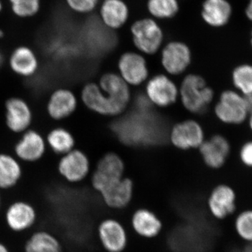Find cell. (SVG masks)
Masks as SVG:
<instances>
[{
    "label": "cell",
    "instance_id": "cell-14",
    "mask_svg": "<svg viewBox=\"0 0 252 252\" xmlns=\"http://www.w3.org/2000/svg\"><path fill=\"white\" fill-rule=\"evenodd\" d=\"M198 149L205 165L212 169L223 167L231 152L229 141L219 134L205 140Z\"/></svg>",
    "mask_w": 252,
    "mask_h": 252
},
{
    "label": "cell",
    "instance_id": "cell-12",
    "mask_svg": "<svg viewBox=\"0 0 252 252\" xmlns=\"http://www.w3.org/2000/svg\"><path fill=\"white\" fill-rule=\"evenodd\" d=\"M120 77L127 85L139 86L149 76L147 61L143 56L135 52L123 54L118 63Z\"/></svg>",
    "mask_w": 252,
    "mask_h": 252
},
{
    "label": "cell",
    "instance_id": "cell-2",
    "mask_svg": "<svg viewBox=\"0 0 252 252\" xmlns=\"http://www.w3.org/2000/svg\"><path fill=\"white\" fill-rule=\"evenodd\" d=\"M179 94L184 107L195 114L205 112L215 96L205 79L197 74H189L184 79Z\"/></svg>",
    "mask_w": 252,
    "mask_h": 252
},
{
    "label": "cell",
    "instance_id": "cell-36",
    "mask_svg": "<svg viewBox=\"0 0 252 252\" xmlns=\"http://www.w3.org/2000/svg\"><path fill=\"white\" fill-rule=\"evenodd\" d=\"M0 252H9V251L4 245L0 243Z\"/></svg>",
    "mask_w": 252,
    "mask_h": 252
},
{
    "label": "cell",
    "instance_id": "cell-10",
    "mask_svg": "<svg viewBox=\"0 0 252 252\" xmlns=\"http://www.w3.org/2000/svg\"><path fill=\"white\" fill-rule=\"evenodd\" d=\"M170 140L175 147L182 150L199 148L205 141V134L199 123L184 121L172 127Z\"/></svg>",
    "mask_w": 252,
    "mask_h": 252
},
{
    "label": "cell",
    "instance_id": "cell-24",
    "mask_svg": "<svg viewBox=\"0 0 252 252\" xmlns=\"http://www.w3.org/2000/svg\"><path fill=\"white\" fill-rule=\"evenodd\" d=\"M46 144L54 154L63 156L75 149L76 141L72 132L65 127H56L49 131Z\"/></svg>",
    "mask_w": 252,
    "mask_h": 252
},
{
    "label": "cell",
    "instance_id": "cell-30",
    "mask_svg": "<svg viewBox=\"0 0 252 252\" xmlns=\"http://www.w3.org/2000/svg\"><path fill=\"white\" fill-rule=\"evenodd\" d=\"M69 9L79 14H88L94 11L98 0H65Z\"/></svg>",
    "mask_w": 252,
    "mask_h": 252
},
{
    "label": "cell",
    "instance_id": "cell-18",
    "mask_svg": "<svg viewBox=\"0 0 252 252\" xmlns=\"http://www.w3.org/2000/svg\"><path fill=\"white\" fill-rule=\"evenodd\" d=\"M36 217L34 207L29 203L23 201L16 202L6 211V223L11 230L23 231L34 224Z\"/></svg>",
    "mask_w": 252,
    "mask_h": 252
},
{
    "label": "cell",
    "instance_id": "cell-8",
    "mask_svg": "<svg viewBox=\"0 0 252 252\" xmlns=\"http://www.w3.org/2000/svg\"><path fill=\"white\" fill-rule=\"evenodd\" d=\"M47 148L45 137L38 131L29 129L21 134L15 144V157L21 162H37L44 157Z\"/></svg>",
    "mask_w": 252,
    "mask_h": 252
},
{
    "label": "cell",
    "instance_id": "cell-25",
    "mask_svg": "<svg viewBox=\"0 0 252 252\" xmlns=\"http://www.w3.org/2000/svg\"><path fill=\"white\" fill-rule=\"evenodd\" d=\"M26 252H63L59 240L46 231L36 232L26 245Z\"/></svg>",
    "mask_w": 252,
    "mask_h": 252
},
{
    "label": "cell",
    "instance_id": "cell-38",
    "mask_svg": "<svg viewBox=\"0 0 252 252\" xmlns=\"http://www.w3.org/2000/svg\"><path fill=\"white\" fill-rule=\"evenodd\" d=\"M1 9H2V4H1V1H0V12H1Z\"/></svg>",
    "mask_w": 252,
    "mask_h": 252
},
{
    "label": "cell",
    "instance_id": "cell-34",
    "mask_svg": "<svg viewBox=\"0 0 252 252\" xmlns=\"http://www.w3.org/2000/svg\"><path fill=\"white\" fill-rule=\"evenodd\" d=\"M247 122H248L249 128H250V131L252 132V112L250 113V114H249Z\"/></svg>",
    "mask_w": 252,
    "mask_h": 252
},
{
    "label": "cell",
    "instance_id": "cell-11",
    "mask_svg": "<svg viewBox=\"0 0 252 252\" xmlns=\"http://www.w3.org/2000/svg\"><path fill=\"white\" fill-rule=\"evenodd\" d=\"M78 99L70 89L59 88L50 94L46 103V112L51 119L63 121L77 110Z\"/></svg>",
    "mask_w": 252,
    "mask_h": 252
},
{
    "label": "cell",
    "instance_id": "cell-6",
    "mask_svg": "<svg viewBox=\"0 0 252 252\" xmlns=\"http://www.w3.org/2000/svg\"><path fill=\"white\" fill-rule=\"evenodd\" d=\"M4 119L6 127L11 132L23 133L29 130L32 124L31 105L22 97H9L4 103Z\"/></svg>",
    "mask_w": 252,
    "mask_h": 252
},
{
    "label": "cell",
    "instance_id": "cell-40",
    "mask_svg": "<svg viewBox=\"0 0 252 252\" xmlns=\"http://www.w3.org/2000/svg\"><path fill=\"white\" fill-rule=\"evenodd\" d=\"M0 205H1V196H0Z\"/></svg>",
    "mask_w": 252,
    "mask_h": 252
},
{
    "label": "cell",
    "instance_id": "cell-20",
    "mask_svg": "<svg viewBox=\"0 0 252 252\" xmlns=\"http://www.w3.org/2000/svg\"><path fill=\"white\" fill-rule=\"evenodd\" d=\"M232 8L227 0H205L202 8V17L212 27L224 26L229 21Z\"/></svg>",
    "mask_w": 252,
    "mask_h": 252
},
{
    "label": "cell",
    "instance_id": "cell-39",
    "mask_svg": "<svg viewBox=\"0 0 252 252\" xmlns=\"http://www.w3.org/2000/svg\"><path fill=\"white\" fill-rule=\"evenodd\" d=\"M251 45H252V32Z\"/></svg>",
    "mask_w": 252,
    "mask_h": 252
},
{
    "label": "cell",
    "instance_id": "cell-31",
    "mask_svg": "<svg viewBox=\"0 0 252 252\" xmlns=\"http://www.w3.org/2000/svg\"><path fill=\"white\" fill-rule=\"evenodd\" d=\"M239 158L245 167L252 168V140L247 141L241 146Z\"/></svg>",
    "mask_w": 252,
    "mask_h": 252
},
{
    "label": "cell",
    "instance_id": "cell-7",
    "mask_svg": "<svg viewBox=\"0 0 252 252\" xmlns=\"http://www.w3.org/2000/svg\"><path fill=\"white\" fill-rule=\"evenodd\" d=\"M90 165L87 155L79 149H74L61 156L58 164V171L68 182L78 183L89 175Z\"/></svg>",
    "mask_w": 252,
    "mask_h": 252
},
{
    "label": "cell",
    "instance_id": "cell-35",
    "mask_svg": "<svg viewBox=\"0 0 252 252\" xmlns=\"http://www.w3.org/2000/svg\"><path fill=\"white\" fill-rule=\"evenodd\" d=\"M4 63V57L1 51H0V69L2 67L3 64Z\"/></svg>",
    "mask_w": 252,
    "mask_h": 252
},
{
    "label": "cell",
    "instance_id": "cell-17",
    "mask_svg": "<svg viewBox=\"0 0 252 252\" xmlns=\"http://www.w3.org/2000/svg\"><path fill=\"white\" fill-rule=\"evenodd\" d=\"M98 235L102 246L108 252H122L127 245L126 230L117 220H103L99 225Z\"/></svg>",
    "mask_w": 252,
    "mask_h": 252
},
{
    "label": "cell",
    "instance_id": "cell-28",
    "mask_svg": "<svg viewBox=\"0 0 252 252\" xmlns=\"http://www.w3.org/2000/svg\"><path fill=\"white\" fill-rule=\"evenodd\" d=\"M235 230L239 238L252 243V210L240 212L235 220Z\"/></svg>",
    "mask_w": 252,
    "mask_h": 252
},
{
    "label": "cell",
    "instance_id": "cell-9",
    "mask_svg": "<svg viewBox=\"0 0 252 252\" xmlns=\"http://www.w3.org/2000/svg\"><path fill=\"white\" fill-rule=\"evenodd\" d=\"M146 93L149 101L159 107L172 105L179 96V90L175 83L164 74L152 77L146 86Z\"/></svg>",
    "mask_w": 252,
    "mask_h": 252
},
{
    "label": "cell",
    "instance_id": "cell-22",
    "mask_svg": "<svg viewBox=\"0 0 252 252\" xmlns=\"http://www.w3.org/2000/svg\"><path fill=\"white\" fill-rule=\"evenodd\" d=\"M132 225L137 234L146 238L157 236L162 228L158 217L147 209H140L134 213Z\"/></svg>",
    "mask_w": 252,
    "mask_h": 252
},
{
    "label": "cell",
    "instance_id": "cell-33",
    "mask_svg": "<svg viewBox=\"0 0 252 252\" xmlns=\"http://www.w3.org/2000/svg\"><path fill=\"white\" fill-rule=\"evenodd\" d=\"M245 12H246L247 16H248L249 19L252 21V0H250V2H249Z\"/></svg>",
    "mask_w": 252,
    "mask_h": 252
},
{
    "label": "cell",
    "instance_id": "cell-4",
    "mask_svg": "<svg viewBox=\"0 0 252 252\" xmlns=\"http://www.w3.org/2000/svg\"><path fill=\"white\" fill-rule=\"evenodd\" d=\"M131 33L136 47L145 54L157 53L163 40L161 28L152 18L136 21L131 27Z\"/></svg>",
    "mask_w": 252,
    "mask_h": 252
},
{
    "label": "cell",
    "instance_id": "cell-19",
    "mask_svg": "<svg viewBox=\"0 0 252 252\" xmlns=\"http://www.w3.org/2000/svg\"><path fill=\"white\" fill-rule=\"evenodd\" d=\"M104 203L109 207L124 208L130 203L133 194V183L128 178L123 177L100 193Z\"/></svg>",
    "mask_w": 252,
    "mask_h": 252
},
{
    "label": "cell",
    "instance_id": "cell-29",
    "mask_svg": "<svg viewBox=\"0 0 252 252\" xmlns=\"http://www.w3.org/2000/svg\"><path fill=\"white\" fill-rule=\"evenodd\" d=\"M13 12L20 18L34 16L40 9V0H9Z\"/></svg>",
    "mask_w": 252,
    "mask_h": 252
},
{
    "label": "cell",
    "instance_id": "cell-27",
    "mask_svg": "<svg viewBox=\"0 0 252 252\" xmlns=\"http://www.w3.org/2000/svg\"><path fill=\"white\" fill-rule=\"evenodd\" d=\"M147 8L154 17L167 19L178 13L179 3L177 0H149Z\"/></svg>",
    "mask_w": 252,
    "mask_h": 252
},
{
    "label": "cell",
    "instance_id": "cell-26",
    "mask_svg": "<svg viewBox=\"0 0 252 252\" xmlns=\"http://www.w3.org/2000/svg\"><path fill=\"white\" fill-rule=\"evenodd\" d=\"M231 81L234 90L243 95L252 94V64L243 63L233 69Z\"/></svg>",
    "mask_w": 252,
    "mask_h": 252
},
{
    "label": "cell",
    "instance_id": "cell-37",
    "mask_svg": "<svg viewBox=\"0 0 252 252\" xmlns=\"http://www.w3.org/2000/svg\"><path fill=\"white\" fill-rule=\"evenodd\" d=\"M4 32L1 31V30H0V38H2L3 36H4Z\"/></svg>",
    "mask_w": 252,
    "mask_h": 252
},
{
    "label": "cell",
    "instance_id": "cell-13",
    "mask_svg": "<svg viewBox=\"0 0 252 252\" xmlns=\"http://www.w3.org/2000/svg\"><path fill=\"white\" fill-rule=\"evenodd\" d=\"M161 62L168 74L179 75L187 70L191 62L189 46L180 41H172L162 51Z\"/></svg>",
    "mask_w": 252,
    "mask_h": 252
},
{
    "label": "cell",
    "instance_id": "cell-3",
    "mask_svg": "<svg viewBox=\"0 0 252 252\" xmlns=\"http://www.w3.org/2000/svg\"><path fill=\"white\" fill-rule=\"evenodd\" d=\"M215 114L223 124L238 126L247 122L250 113L244 95L233 89L223 91L220 94L215 106Z\"/></svg>",
    "mask_w": 252,
    "mask_h": 252
},
{
    "label": "cell",
    "instance_id": "cell-15",
    "mask_svg": "<svg viewBox=\"0 0 252 252\" xmlns=\"http://www.w3.org/2000/svg\"><path fill=\"white\" fill-rule=\"evenodd\" d=\"M236 193L227 185L217 186L212 190L207 201L209 210L217 220H224L233 215L236 209Z\"/></svg>",
    "mask_w": 252,
    "mask_h": 252
},
{
    "label": "cell",
    "instance_id": "cell-5",
    "mask_svg": "<svg viewBox=\"0 0 252 252\" xmlns=\"http://www.w3.org/2000/svg\"><path fill=\"white\" fill-rule=\"evenodd\" d=\"M124 162L115 153H108L101 158L92 176V185L99 193L124 177Z\"/></svg>",
    "mask_w": 252,
    "mask_h": 252
},
{
    "label": "cell",
    "instance_id": "cell-32",
    "mask_svg": "<svg viewBox=\"0 0 252 252\" xmlns=\"http://www.w3.org/2000/svg\"><path fill=\"white\" fill-rule=\"evenodd\" d=\"M244 98H245V104H246L249 113L252 112V94L244 95Z\"/></svg>",
    "mask_w": 252,
    "mask_h": 252
},
{
    "label": "cell",
    "instance_id": "cell-23",
    "mask_svg": "<svg viewBox=\"0 0 252 252\" xmlns=\"http://www.w3.org/2000/svg\"><path fill=\"white\" fill-rule=\"evenodd\" d=\"M22 175V166L17 158L9 154H0V189L13 188Z\"/></svg>",
    "mask_w": 252,
    "mask_h": 252
},
{
    "label": "cell",
    "instance_id": "cell-1",
    "mask_svg": "<svg viewBox=\"0 0 252 252\" xmlns=\"http://www.w3.org/2000/svg\"><path fill=\"white\" fill-rule=\"evenodd\" d=\"M81 99L92 112L114 117L124 112L128 105L130 89L119 74L107 73L100 78L99 84L89 83L84 86Z\"/></svg>",
    "mask_w": 252,
    "mask_h": 252
},
{
    "label": "cell",
    "instance_id": "cell-21",
    "mask_svg": "<svg viewBox=\"0 0 252 252\" xmlns=\"http://www.w3.org/2000/svg\"><path fill=\"white\" fill-rule=\"evenodd\" d=\"M129 9L123 0H104L100 9L102 22L111 29H118L125 24Z\"/></svg>",
    "mask_w": 252,
    "mask_h": 252
},
{
    "label": "cell",
    "instance_id": "cell-16",
    "mask_svg": "<svg viewBox=\"0 0 252 252\" xmlns=\"http://www.w3.org/2000/svg\"><path fill=\"white\" fill-rule=\"evenodd\" d=\"M10 69L15 74L23 78L35 75L39 67V59L31 48L21 46L15 49L9 56Z\"/></svg>",
    "mask_w": 252,
    "mask_h": 252
}]
</instances>
